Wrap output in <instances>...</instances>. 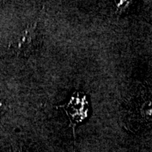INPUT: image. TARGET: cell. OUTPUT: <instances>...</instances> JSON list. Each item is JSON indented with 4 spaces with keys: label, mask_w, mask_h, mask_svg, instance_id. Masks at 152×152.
<instances>
[{
    "label": "cell",
    "mask_w": 152,
    "mask_h": 152,
    "mask_svg": "<svg viewBox=\"0 0 152 152\" xmlns=\"http://www.w3.org/2000/svg\"><path fill=\"white\" fill-rule=\"evenodd\" d=\"M39 42V33L36 22L28 26L14 42L13 45L18 54L28 56L37 48Z\"/></svg>",
    "instance_id": "obj_1"
}]
</instances>
